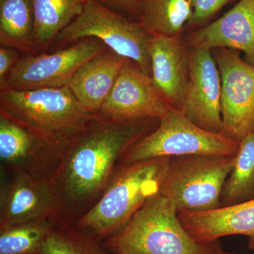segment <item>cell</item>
I'll return each instance as SVG.
<instances>
[{"mask_svg": "<svg viewBox=\"0 0 254 254\" xmlns=\"http://www.w3.org/2000/svg\"><path fill=\"white\" fill-rule=\"evenodd\" d=\"M114 254H221L220 241L200 244L179 220L173 203L161 193L155 195L118 233L103 241Z\"/></svg>", "mask_w": 254, "mask_h": 254, "instance_id": "cell-4", "label": "cell"}, {"mask_svg": "<svg viewBox=\"0 0 254 254\" xmlns=\"http://www.w3.org/2000/svg\"><path fill=\"white\" fill-rule=\"evenodd\" d=\"M221 77L224 136L240 142L254 132V66L237 50H212Z\"/></svg>", "mask_w": 254, "mask_h": 254, "instance_id": "cell-9", "label": "cell"}, {"mask_svg": "<svg viewBox=\"0 0 254 254\" xmlns=\"http://www.w3.org/2000/svg\"><path fill=\"white\" fill-rule=\"evenodd\" d=\"M169 108L151 76L127 59L98 115L114 122L160 120Z\"/></svg>", "mask_w": 254, "mask_h": 254, "instance_id": "cell-12", "label": "cell"}, {"mask_svg": "<svg viewBox=\"0 0 254 254\" xmlns=\"http://www.w3.org/2000/svg\"><path fill=\"white\" fill-rule=\"evenodd\" d=\"M58 199L50 179L1 172L0 230L51 220L58 222Z\"/></svg>", "mask_w": 254, "mask_h": 254, "instance_id": "cell-10", "label": "cell"}, {"mask_svg": "<svg viewBox=\"0 0 254 254\" xmlns=\"http://www.w3.org/2000/svg\"><path fill=\"white\" fill-rule=\"evenodd\" d=\"M106 48L100 40L88 38L52 54L21 55L0 91L66 86L83 64Z\"/></svg>", "mask_w": 254, "mask_h": 254, "instance_id": "cell-8", "label": "cell"}, {"mask_svg": "<svg viewBox=\"0 0 254 254\" xmlns=\"http://www.w3.org/2000/svg\"><path fill=\"white\" fill-rule=\"evenodd\" d=\"M88 0H33L34 6V46L46 49L64 28L83 11Z\"/></svg>", "mask_w": 254, "mask_h": 254, "instance_id": "cell-19", "label": "cell"}, {"mask_svg": "<svg viewBox=\"0 0 254 254\" xmlns=\"http://www.w3.org/2000/svg\"><path fill=\"white\" fill-rule=\"evenodd\" d=\"M56 222H29L0 230V254H38Z\"/></svg>", "mask_w": 254, "mask_h": 254, "instance_id": "cell-23", "label": "cell"}, {"mask_svg": "<svg viewBox=\"0 0 254 254\" xmlns=\"http://www.w3.org/2000/svg\"><path fill=\"white\" fill-rule=\"evenodd\" d=\"M235 156L190 155L170 157L160 193L177 212H203L221 207L224 185Z\"/></svg>", "mask_w": 254, "mask_h": 254, "instance_id": "cell-5", "label": "cell"}, {"mask_svg": "<svg viewBox=\"0 0 254 254\" xmlns=\"http://www.w3.org/2000/svg\"><path fill=\"white\" fill-rule=\"evenodd\" d=\"M152 35L139 21H131L95 0H88L81 14L55 39L76 43L84 38H96L120 56L136 62L151 76L148 46Z\"/></svg>", "mask_w": 254, "mask_h": 254, "instance_id": "cell-7", "label": "cell"}, {"mask_svg": "<svg viewBox=\"0 0 254 254\" xmlns=\"http://www.w3.org/2000/svg\"><path fill=\"white\" fill-rule=\"evenodd\" d=\"M65 150L0 113L1 172L53 180Z\"/></svg>", "mask_w": 254, "mask_h": 254, "instance_id": "cell-11", "label": "cell"}, {"mask_svg": "<svg viewBox=\"0 0 254 254\" xmlns=\"http://www.w3.org/2000/svg\"><path fill=\"white\" fill-rule=\"evenodd\" d=\"M254 198V132L240 142L233 168L222 190L220 208Z\"/></svg>", "mask_w": 254, "mask_h": 254, "instance_id": "cell-21", "label": "cell"}, {"mask_svg": "<svg viewBox=\"0 0 254 254\" xmlns=\"http://www.w3.org/2000/svg\"><path fill=\"white\" fill-rule=\"evenodd\" d=\"M191 48H227L242 51L254 66V0H241L226 14L190 35Z\"/></svg>", "mask_w": 254, "mask_h": 254, "instance_id": "cell-15", "label": "cell"}, {"mask_svg": "<svg viewBox=\"0 0 254 254\" xmlns=\"http://www.w3.org/2000/svg\"><path fill=\"white\" fill-rule=\"evenodd\" d=\"M33 0H0V44L21 53H36Z\"/></svg>", "mask_w": 254, "mask_h": 254, "instance_id": "cell-18", "label": "cell"}, {"mask_svg": "<svg viewBox=\"0 0 254 254\" xmlns=\"http://www.w3.org/2000/svg\"><path fill=\"white\" fill-rule=\"evenodd\" d=\"M183 113L205 131L222 133L221 77L212 50L191 48Z\"/></svg>", "mask_w": 254, "mask_h": 254, "instance_id": "cell-13", "label": "cell"}, {"mask_svg": "<svg viewBox=\"0 0 254 254\" xmlns=\"http://www.w3.org/2000/svg\"><path fill=\"white\" fill-rule=\"evenodd\" d=\"M148 51L151 77L170 108L183 112L190 78V52L180 37L153 34Z\"/></svg>", "mask_w": 254, "mask_h": 254, "instance_id": "cell-14", "label": "cell"}, {"mask_svg": "<svg viewBox=\"0 0 254 254\" xmlns=\"http://www.w3.org/2000/svg\"><path fill=\"white\" fill-rule=\"evenodd\" d=\"M232 1L233 0H190L193 11L187 26L201 24Z\"/></svg>", "mask_w": 254, "mask_h": 254, "instance_id": "cell-24", "label": "cell"}, {"mask_svg": "<svg viewBox=\"0 0 254 254\" xmlns=\"http://www.w3.org/2000/svg\"><path fill=\"white\" fill-rule=\"evenodd\" d=\"M21 57V52L14 48H0V88L4 86L6 78Z\"/></svg>", "mask_w": 254, "mask_h": 254, "instance_id": "cell-25", "label": "cell"}, {"mask_svg": "<svg viewBox=\"0 0 254 254\" xmlns=\"http://www.w3.org/2000/svg\"><path fill=\"white\" fill-rule=\"evenodd\" d=\"M221 254H236L228 253V252H225V251H224V252H222V253Z\"/></svg>", "mask_w": 254, "mask_h": 254, "instance_id": "cell-27", "label": "cell"}, {"mask_svg": "<svg viewBox=\"0 0 254 254\" xmlns=\"http://www.w3.org/2000/svg\"><path fill=\"white\" fill-rule=\"evenodd\" d=\"M239 148L240 142L222 133L205 131L191 123L183 112L170 107L159 120L158 127L132 145L117 165L182 155L235 157Z\"/></svg>", "mask_w": 254, "mask_h": 254, "instance_id": "cell-6", "label": "cell"}, {"mask_svg": "<svg viewBox=\"0 0 254 254\" xmlns=\"http://www.w3.org/2000/svg\"><path fill=\"white\" fill-rule=\"evenodd\" d=\"M119 14L130 13L138 16L141 0H95ZM123 15V14H122Z\"/></svg>", "mask_w": 254, "mask_h": 254, "instance_id": "cell-26", "label": "cell"}, {"mask_svg": "<svg viewBox=\"0 0 254 254\" xmlns=\"http://www.w3.org/2000/svg\"><path fill=\"white\" fill-rule=\"evenodd\" d=\"M38 254H114L103 242L73 224L56 223Z\"/></svg>", "mask_w": 254, "mask_h": 254, "instance_id": "cell-22", "label": "cell"}, {"mask_svg": "<svg viewBox=\"0 0 254 254\" xmlns=\"http://www.w3.org/2000/svg\"><path fill=\"white\" fill-rule=\"evenodd\" d=\"M0 113L64 149L99 118L86 111L67 86L2 90Z\"/></svg>", "mask_w": 254, "mask_h": 254, "instance_id": "cell-3", "label": "cell"}, {"mask_svg": "<svg viewBox=\"0 0 254 254\" xmlns=\"http://www.w3.org/2000/svg\"><path fill=\"white\" fill-rule=\"evenodd\" d=\"M169 158L117 165L99 200L73 225L102 242L118 233L148 200L160 193Z\"/></svg>", "mask_w": 254, "mask_h": 254, "instance_id": "cell-2", "label": "cell"}, {"mask_svg": "<svg viewBox=\"0 0 254 254\" xmlns=\"http://www.w3.org/2000/svg\"><path fill=\"white\" fill-rule=\"evenodd\" d=\"M192 11L190 0H141L138 18L151 34L180 37Z\"/></svg>", "mask_w": 254, "mask_h": 254, "instance_id": "cell-20", "label": "cell"}, {"mask_svg": "<svg viewBox=\"0 0 254 254\" xmlns=\"http://www.w3.org/2000/svg\"><path fill=\"white\" fill-rule=\"evenodd\" d=\"M159 120L114 122L98 118L65 150L53 181L58 199V224H73L99 200L119 160L155 130Z\"/></svg>", "mask_w": 254, "mask_h": 254, "instance_id": "cell-1", "label": "cell"}, {"mask_svg": "<svg viewBox=\"0 0 254 254\" xmlns=\"http://www.w3.org/2000/svg\"><path fill=\"white\" fill-rule=\"evenodd\" d=\"M127 59L106 48L83 64L66 86L86 111L98 115Z\"/></svg>", "mask_w": 254, "mask_h": 254, "instance_id": "cell-17", "label": "cell"}, {"mask_svg": "<svg viewBox=\"0 0 254 254\" xmlns=\"http://www.w3.org/2000/svg\"><path fill=\"white\" fill-rule=\"evenodd\" d=\"M178 218L190 236L200 244L243 235L248 237L249 249L254 251V198L208 211H180Z\"/></svg>", "mask_w": 254, "mask_h": 254, "instance_id": "cell-16", "label": "cell"}]
</instances>
